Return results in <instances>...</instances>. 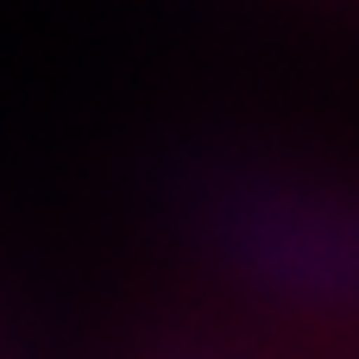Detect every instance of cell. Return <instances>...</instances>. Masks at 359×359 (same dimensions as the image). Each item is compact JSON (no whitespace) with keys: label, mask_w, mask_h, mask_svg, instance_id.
I'll list each match as a JSON object with an SVG mask.
<instances>
[{"label":"cell","mask_w":359,"mask_h":359,"mask_svg":"<svg viewBox=\"0 0 359 359\" xmlns=\"http://www.w3.org/2000/svg\"><path fill=\"white\" fill-rule=\"evenodd\" d=\"M208 240L246 278L297 297V303H359V202L297 183H221L202 202Z\"/></svg>","instance_id":"1"}]
</instances>
